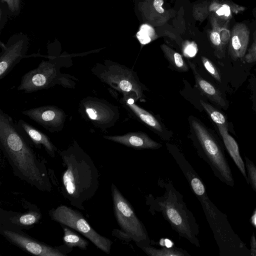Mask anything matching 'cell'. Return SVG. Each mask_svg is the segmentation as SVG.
Listing matches in <instances>:
<instances>
[{
  "instance_id": "7402d4cb",
  "label": "cell",
  "mask_w": 256,
  "mask_h": 256,
  "mask_svg": "<svg viewBox=\"0 0 256 256\" xmlns=\"http://www.w3.org/2000/svg\"><path fill=\"white\" fill-rule=\"evenodd\" d=\"M146 254L150 256H190L186 250L175 246L156 248L151 245L141 248Z\"/></svg>"
},
{
  "instance_id": "ba28073f",
  "label": "cell",
  "mask_w": 256,
  "mask_h": 256,
  "mask_svg": "<svg viewBox=\"0 0 256 256\" xmlns=\"http://www.w3.org/2000/svg\"><path fill=\"white\" fill-rule=\"evenodd\" d=\"M48 214L52 220L78 232L97 248L110 254L112 242L96 231L78 210L62 204L50 210Z\"/></svg>"
},
{
  "instance_id": "2e32d148",
  "label": "cell",
  "mask_w": 256,
  "mask_h": 256,
  "mask_svg": "<svg viewBox=\"0 0 256 256\" xmlns=\"http://www.w3.org/2000/svg\"><path fill=\"white\" fill-rule=\"evenodd\" d=\"M250 31L242 23L234 26L230 39L229 52L234 60L242 58L246 55L249 41Z\"/></svg>"
},
{
  "instance_id": "6da1fadb",
  "label": "cell",
  "mask_w": 256,
  "mask_h": 256,
  "mask_svg": "<svg viewBox=\"0 0 256 256\" xmlns=\"http://www.w3.org/2000/svg\"><path fill=\"white\" fill-rule=\"evenodd\" d=\"M0 147L16 176L40 191L52 192L44 160H40L12 118L2 109Z\"/></svg>"
},
{
  "instance_id": "f546056e",
  "label": "cell",
  "mask_w": 256,
  "mask_h": 256,
  "mask_svg": "<svg viewBox=\"0 0 256 256\" xmlns=\"http://www.w3.org/2000/svg\"><path fill=\"white\" fill-rule=\"evenodd\" d=\"M254 42L244 56L248 63L256 62V32L254 35Z\"/></svg>"
},
{
  "instance_id": "52a82bcc",
  "label": "cell",
  "mask_w": 256,
  "mask_h": 256,
  "mask_svg": "<svg viewBox=\"0 0 256 256\" xmlns=\"http://www.w3.org/2000/svg\"><path fill=\"white\" fill-rule=\"evenodd\" d=\"M114 213L120 230L140 249L150 245L151 240L143 223L130 202L113 184L111 186Z\"/></svg>"
},
{
  "instance_id": "d4e9b609",
  "label": "cell",
  "mask_w": 256,
  "mask_h": 256,
  "mask_svg": "<svg viewBox=\"0 0 256 256\" xmlns=\"http://www.w3.org/2000/svg\"><path fill=\"white\" fill-rule=\"evenodd\" d=\"M200 103L210 118L216 124L217 127L224 126L228 128L226 118L221 112L202 100H200Z\"/></svg>"
},
{
  "instance_id": "5bb4252c",
  "label": "cell",
  "mask_w": 256,
  "mask_h": 256,
  "mask_svg": "<svg viewBox=\"0 0 256 256\" xmlns=\"http://www.w3.org/2000/svg\"><path fill=\"white\" fill-rule=\"evenodd\" d=\"M16 124L31 145L38 148L43 147L50 157H55L58 150L47 135L24 120H19Z\"/></svg>"
},
{
  "instance_id": "8fae6325",
  "label": "cell",
  "mask_w": 256,
  "mask_h": 256,
  "mask_svg": "<svg viewBox=\"0 0 256 256\" xmlns=\"http://www.w3.org/2000/svg\"><path fill=\"white\" fill-rule=\"evenodd\" d=\"M28 45V36L21 33L12 36L6 44L0 42V80L8 75L22 59L27 57Z\"/></svg>"
},
{
  "instance_id": "484cf974",
  "label": "cell",
  "mask_w": 256,
  "mask_h": 256,
  "mask_svg": "<svg viewBox=\"0 0 256 256\" xmlns=\"http://www.w3.org/2000/svg\"><path fill=\"white\" fill-rule=\"evenodd\" d=\"M245 166L248 178V184L256 192V165L248 158H245Z\"/></svg>"
},
{
  "instance_id": "3957f363",
  "label": "cell",
  "mask_w": 256,
  "mask_h": 256,
  "mask_svg": "<svg viewBox=\"0 0 256 256\" xmlns=\"http://www.w3.org/2000/svg\"><path fill=\"white\" fill-rule=\"evenodd\" d=\"M164 186L165 190L162 196L155 197L150 194L146 196L148 212L152 215L160 213L180 236L200 247L199 226L184 202L182 195L171 181L164 183Z\"/></svg>"
},
{
  "instance_id": "83f0119b",
  "label": "cell",
  "mask_w": 256,
  "mask_h": 256,
  "mask_svg": "<svg viewBox=\"0 0 256 256\" xmlns=\"http://www.w3.org/2000/svg\"><path fill=\"white\" fill-rule=\"evenodd\" d=\"M202 61L206 70L218 82H221L220 74L214 64L208 58L202 56Z\"/></svg>"
},
{
  "instance_id": "ffe728a7",
  "label": "cell",
  "mask_w": 256,
  "mask_h": 256,
  "mask_svg": "<svg viewBox=\"0 0 256 256\" xmlns=\"http://www.w3.org/2000/svg\"><path fill=\"white\" fill-rule=\"evenodd\" d=\"M245 9L246 8L232 2H220L218 0H214L210 7V10L214 12L220 19L226 20L232 17V13L243 12Z\"/></svg>"
},
{
  "instance_id": "d6986e66",
  "label": "cell",
  "mask_w": 256,
  "mask_h": 256,
  "mask_svg": "<svg viewBox=\"0 0 256 256\" xmlns=\"http://www.w3.org/2000/svg\"><path fill=\"white\" fill-rule=\"evenodd\" d=\"M42 217V214L38 210L30 209L24 213L10 217L8 221L18 228L28 229L38 224Z\"/></svg>"
},
{
  "instance_id": "9c48e42d",
  "label": "cell",
  "mask_w": 256,
  "mask_h": 256,
  "mask_svg": "<svg viewBox=\"0 0 256 256\" xmlns=\"http://www.w3.org/2000/svg\"><path fill=\"white\" fill-rule=\"evenodd\" d=\"M78 111L83 118L103 131L113 126L120 117L116 106L95 96L82 98L79 102Z\"/></svg>"
},
{
  "instance_id": "836d02e7",
  "label": "cell",
  "mask_w": 256,
  "mask_h": 256,
  "mask_svg": "<svg viewBox=\"0 0 256 256\" xmlns=\"http://www.w3.org/2000/svg\"><path fill=\"white\" fill-rule=\"evenodd\" d=\"M164 4L163 0H154L153 5L155 10L159 13L162 14L164 12V10L162 8Z\"/></svg>"
},
{
  "instance_id": "44dd1931",
  "label": "cell",
  "mask_w": 256,
  "mask_h": 256,
  "mask_svg": "<svg viewBox=\"0 0 256 256\" xmlns=\"http://www.w3.org/2000/svg\"><path fill=\"white\" fill-rule=\"evenodd\" d=\"M64 230L62 241L66 247L72 248H78L82 250H86L89 242L82 238L74 231L71 230L67 226L62 225Z\"/></svg>"
},
{
  "instance_id": "4fadbf2b",
  "label": "cell",
  "mask_w": 256,
  "mask_h": 256,
  "mask_svg": "<svg viewBox=\"0 0 256 256\" xmlns=\"http://www.w3.org/2000/svg\"><path fill=\"white\" fill-rule=\"evenodd\" d=\"M134 97L129 94L122 95L120 102L128 110L150 130L158 134L161 139L168 141L172 136V132L164 124L150 112L137 105Z\"/></svg>"
},
{
  "instance_id": "9a60e30c",
  "label": "cell",
  "mask_w": 256,
  "mask_h": 256,
  "mask_svg": "<svg viewBox=\"0 0 256 256\" xmlns=\"http://www.w3.org/2000/svg\"><path fill=\"white\" fill-rule=\"evenodd\" d=\"M103 138L136 150H157L162 146L144 132H130L122 135L104 136Z\"/></svg>"
},
{
  "instance_id": "cb8c5ba5",
  "label": "cell",
  "mask_w": 256,
  "mask_h": 256,
  "mask_svg": "<svg viewBox=\"0 0 256 256\" xmlns=\"http://www.w3.org/2000/svg\"><path fill=\"white\" fill-rule=\"evenodd\" d=\"M211 21L212 29L210 35V40L216 49V56L218 58H222L224 54V50L220 37L221 27L216 17L212 16Z\"/></svg>"
},
{
  "instance_id": "7a4b0ae2",
  "label": "cell",
  "mask_w": 256,
  "mask_h": 256,
  "mask_svg": "<svg viewBox=\"0 0 256 256\" xmlns=\"http://www.w3.org/2000/svg\"><path fill=\"white\" fill-rule=\"evenodd\" d=\"M58 153L64 168L61 193L72 206L84 210V204L95 195L98 188V171L90 156L76 140Z\"/></svg>"
},
{
  "instance_id": "5b68a950",
  "label": "cell",
  "mask_w": 256,
  "mask_h": 256,
  "mask_svg": "<svg viewBox=\"0 0 256 256\" xmlns=\"http://www.w3.org/2000/svg\"><path fill=\"white\" fill-rule=\"evenodd\" d=\"M188 121L190 138L199 156L210 166L220 180L233 186V174L221 144L199 119L190 116Z\"/></svg>"
},
{
  "instance_id": "e575fe53",
  "label": "cell",
  "mask_w": 256,
  "mask_h": 256,
  "mask_svg": "<svg viewBox=\"0 0 256 256\" xmlns=\"http://www.w3.org/2000/svg\"></svg>"
},
{
  "instance_id": "7c38bea8",
  "label": "cell",
  "mask_w": 256,
  "mask_h": 256,
  "mask_svg": "<svg viewBox=\"0 0 256 256\" xmlns=\"http://www.w3.org/2000/svg\"><path fill=\"white\" fill-rule=\"evenodd\" d=\"M22 112L50 132H60L64 127L66 114L56 106H42Z\"/></svg>"
},
{
  "instance_id": "8992f818",
  "label": "cell",
  "mask_w": 256,
  "mask_h": 256,
  "mask_svg": "<svg viewBox=\"0 0 256 256\" xmlns=\"http://www.w3.org/2000/svg\"><path fill=\"white\" fill-rule=\"evenodd\" d=\"M90 70L100 80L114 90L122 95H130L135 98L136 101H145L144 92L146 88L140 82L133 70L118 63L105 60L102 63H96Z\"/></svg>"
},
{
  "instance_id": "603a6c76",
  "label": "cell",
  "mask_w": 256,
  "mask_h": 256,
  "mask_svg": "<svg viewBox=\"0 0 256 256\" xmlns=\"http://www.w3.org/2000/svg\"><path fill=\"white\" fill-rule=\"evenodd\" d=\"M162 48L172 68L180 72L188 71L190 66L181 54L166 46H163Z\"/></svg>"
},
{
  "instance_id": "d6a6232c",
  "label": "cell",
  "mask_w": 256,
  "mask_h": 256,
  "mask_svg": "<svg viewBox=\"0 0 256 256\" xmlns=\"http://www.w3.org/2000/svg\"><path fill=\"white\" fill-rule=\"evenodd\" d=\"M250 255L252 256H256V238L254 233L253 232L250 240Z\"/></svg>"
},
{
  "instance_id": "1f68e13d",
  "label": "cell",
  "mask_w": 256,
  "mask_h": 256,
  "mask_svg": "<svg viewBox=\"0 0 256 256\" xmlns=\"http://www.w3.org/2000/svg\"><path fill=\"white\" fill-rule=\"evenodd\" d=\"M112 234L120 240H124L126 242L132 240V238L121 230L114 229L112 230Z\"/></svg>"
},
{
  "instance_id": "e0dca14e",
  "label": "cell",
  "mask_w": 256,
  "mask_h": 256,
  "mask_svg": "<svg viewBox=\"0 0 256 256\" xmlns=\"http://www.w3.org/2000/svg\"><path fill=\"white\" fill-rule=\"evenodd\" d=\"M188 64L193 73L196 86L199 91L214 104L223 108H226V104L220 92L202 76L195 64L189 61Z\"/></svg>"
},
{
  "instance_id": "4dcf8cb0",
  "label": "cell",
  "mask_w": 256,
  "mask_h": 256,
  "mask_svg": "<svg viewBox=\"0 0 256 256\" xmlns=\"http://www.w3.org/2000/svg\"><path fill=\"white\" fill-rule=\"evenodd\" d=\"M197 52L198 48L194 42H190L186 44L183 50L184 55L190 58L194 57L196 54Z\"/></svg>"
},
{
  "instance_id": "ac0fdd59",
  "label": "cell",
  "mask_w": 256,
  "mask_h": 256,
  "mask_svg": "<svg viewBox=\"0 0 256 256\" xmlns=\"http://www.w3.org/2000/svg\"><path fill=\"white\" fill-rule=\"evenodd\" d=\"M218 128L222 136L225 148L239 170L244 176L246 182L248 183L245 164L240 156L236 142L228 134V127L218 126Z\"/></svg>"
},
{
  "instance_id": "30bf717a",
  "label": "cell",
  "mask_w": 256,
  "mask_h": 256,
  "mask_svg": "<svg viewBox=\"0 0 256 256\" xmlns=\"http://www.w3.org/2000/svg\"><path fill=\"white\" fill-rule=\"evenodd\" d=\"M0 234L12 244L26 252L36 256H67V254L72 250L64 244L58 246H50L14 228H1Z\"/></svg>"
},
{
  "instance_id": "f1b7e54d",
  "label": "cell",
  "mask_w": 256,
  "mask_h": 256,
  "mask_svg": "<svg viewBox=\"0 0 256 256\" xmlns=\"http://www.w3.org/2000/svg\"><path fill=\"white\" fill-rule=\"evenodd\" d=\"M0 2L6 6L12 14L16 16L20 12L22 0H0Z\"/></svg>"
},
{
  "instance_id": "277c9868",
  "label": "cell",
  "mask_w": 256,
  "mask_h": 256,
  "mask_svg": "<svg viewBox=\"0 0 256 256\" xmlns=\"http://www.w3.org/2000/svg\"><path fill=\"white\" fill-rule=\"evenodd\" d=\"M48 60H42L34 69L22 77L17 90L30 94L47 90L56 85L66 88H74L78 79L70 74L62 73V68H69L72 64V54L49 53Z\"/></svg>"
},
{
  "instance_id": "4316f807",
  "label": "cell",
  "mask_w": 256,
  "mask_h": 256,
  "mask_svg": "<svg viewBox=\"0 0 256 256\" xmlns=\"http://www.w3.org/2000/svg\"><path fill=\"white\" fill-rule=\"evenodd\" d=\"M154 34V30L152 28L147 24H144L141 26L136 36L140 42L145 44L151 41Z\"/></svg>"
}]
</instances>
